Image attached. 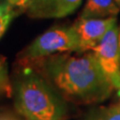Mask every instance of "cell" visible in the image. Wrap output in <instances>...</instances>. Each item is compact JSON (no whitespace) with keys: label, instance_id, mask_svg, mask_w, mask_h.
I'll use <instances>...</instances> for the list:
<instances>
[{"label":"cell","instance_id":"1","mask_svg":"<svg viewBox=\"0 0 120 120\" xmlns=\"http://www.w3.org/2000/svg\"><path fill=\"white\" fill-rule=\"evenodd\" d=\"M44 70L63 95L77 103L104 101L114 88L94 53L55 55L44 61Z\"/></svg>","mask_w":120,"mask_h":120},{"label":"cell","instance_id":"2","mask_svg":"<svg viewBox=\"0 0 120 120\" xmlns=\"http://www.w3.org/2000/svg\"><path fill=\"white\" fill-rule=\"evenodd\" d=\"M15 106L21 115L30 120H59L64 114L60 101L42 78L26 70L16 86Z\"/></svg>","mask_w":120,"mask_h":120},{"label":"cell","instance_id":"3","mask_svg":"<svg viewBox=\"0 0 120 120\" xmlns=\"http://www.w3.org/2000/svg\"><path fill=\"white\" fill-rule=\"evenodd\" d=\"M64 51L81 52L80 43L73 26L55 27L44 32L26 48L23 57L26 60H35Z\"/></svg>","mask_w":120,"mask_h":120},{"label":"cell","instance_id":"4","mask_svg":"<svg viewBox=\"0 0 120 120\" xmlns=\"http://www.w3.org/2000/svg\"><path fill=\"white\" fill-rule=\"evenodd\" d=\"M117 24L108 31L96 47L93 48L101 69L114 88H120V54Z\"/></svg>","mask_w":120,"mask_h":120},{"label":"cell","instance_id":"5","mask_svg":"<svg viewBox=\"0 0 120 120\" xmlns=\"http://www.w3.org/2000/svg\"><path fill=\"white\" fill-rule=\"evenodd\" d=\"M116 17L108 18H83L79 17L73 24L80 43L81 52L93 50L105 34L116 25Z\"/></svg>","mask_w":120,"mask_h":120},{"label":"cell","instance_id":"6","mask_svg":"<svg viewBox=\"0 0 120 120\" xmlns=\"http://www.w3.org/2000/svg\"><path fill=\"white\" fill-rule=\"evenodd\" d=\"M82 0H29L27 10L35 18H61L77 9Z\"/></svg>","mask_w":120,"mask_h":120},{"label":"cell","instance_id":"7","mask_svg":"<svg viewBox=\"0 0 120 120\" xmlns=\"http://www.w3.org/2000/svg\"><path fill=\"white\" fill-rule=\"evenodd\" d=\"M120 7L115 0H87L80 17L108 18L116 17Z\"/></svg>","mask_w":120,"mask_h":120},{"label":"cell","instance_id":"8","mask_svg":"<svg viewBox=\"0 0 120 120\" xmlns=\"http://www.w3.org/2000/svg\"><path fill=\"white\" fill-rule=\"evenodd\" d=\"M85 120H120V103L97 108L90 112Z\"/></svg>","mask_w":120,"mask_h":120},{"label":"cell","instance_id":"9","mask_svg":"<svg viewBox=\"0 0 120 120\" xmlns=\"http://www.w3.org/2000/svg\"><path fill=\"white\" fill-rule=\"evenodd\" d=\"M5 93L7 95L11 94V87L9 83L8 73H7V65L4 57L0 56V94Z\"/></svg>","mask_w":120,"mask_h":120},{"label":"cell","instance_id":"10","mask_svg":"<svg viewBox=\"0 0 120 120\" xmlns=\"http://www.w3.org/2000/svg\"><path fill=\"white\" fill-rule=\"evenodd\" d=\"M16 15L14 8H12L11 10H9L8 12H6L4 15H2L0 17V38L3 36V34L5 33V31L8 28L9 24L11 23V21L14 18V16Z\"/></svg>","mask_w":120,"mask_h":120},{"label":"cell","instance_id":"11","mask_svg":"<svg viewBox=\"0 0 120 120\" xmlns=\"http://www.w3.org/2000/svg\"><path fill=\"white\" fill-rule=\"evenodd\" d=\"M12 8H14V6L11 4L9 1H4L2 3H0V17L2 16V15H4L6 12H8L9 10H11Z\"/></svg>","mask_w":120,"mask_h":120},{"label":"cell","instance_id":"12","mask_svg":"<svg viewBox=\"0 0 120 120\" xmlns=\"http://www.w3.org/2000/svg\"><path fill=\"white\" fill-rule=\"evenodd\" d=\"M9 1L13 6H17V7H27L29 0H7Z\"/></svg>","mask_w":120,"mask_h":120},{"label":"cell","instance_id":"13","mask_svg":"<svg viewBox=\"0 0 120 120\" xmlns=\"http://www.w3.org/2000/svg\"><path fill=\"white\" fill-rule=\"evenodd\" d=\"M0 120H20L11 114H0Z\"/></svg>","mask_w":120,"mask_h":120},{"label":"cell","instance_id":"14","mask_svg":"<svg viewBox=\"0 0 120 120\" xmlns=\"http://www.w3.org/2000/svg\"><path fill=\"white\" fill-rule=\"evenodd\" d=\"M118 44H119V54H120V27L118 31Z\"/></svg>","mask_w":120,"mask_h":120},{"label":"cell","instance_id":"15","mask_svg":"<svg viewBox=\"0 0 120 120\" xmlns=\"http://www.w3.org/2000/svg\"><path fill=\"white\" fill-rule=\"evenodd\" d=\"M115 2L117 3V5H118V6L120 7V0H115Z\"/></svg>","mask_w":120,"mask_h":120},{"label":"cell","instance_id":"16","mask_svg":"<svg viewBox=\"0 0 120 120\" xmlns=\"http://www.w3.org/2000/svg\"><path fill=\"white\" fill-rule=\"evenodd\" d=\"M118 96L120 97V88H118Z\"/></svg>","mask_w":120,"mask_h":120}]
</instances>
